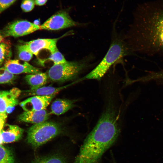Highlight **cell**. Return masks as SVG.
<instances>
[{
    "instance_id": "cell-1",
    "label": "cell",
    "mask_w": 163,
    "mask_h": 163,
    "mask_svg": "<svg viewBox=\"0 0 163 163\" xmlns=\"http://www.w3.org/2000/svg\"><path fill=\"white\" fill-rule=\"evenodd\" d=\"M125 38L134 53L163 54V8L137 11Z\"/></svg>"
},
{
    "instance_id": "cell-2",
    "label": "cell",
    "mask_w": 163,
    "mask_h": 163,
    "mask_svg": "<svg viewBox=\"0 0 163 163\" xmlns=\"http://www.w3.org/2000/svg\"><path fill=\"white\" fill-rule=\"evenodd\" d=\"M117 109L106 106L95 126L88 135L73 163H100L104 153L117 141L120 132Z\"/></svg>"
},
{
    "instance_id": "cell-3",
    "label": "cell",
    "mask_w": 163,
    "mask_h": 163,
    "mask_svg": "<svg viewBox=\"0 0 163 163\" xmlns=\"http://www.w3.org/2000/svg\"><path fill=\"white\" fill-rule=\"evenodd\" d=\"M113 29L111 43L108 50L99 63L81 79L100 80L115 64L125 57L134 54L124 37V35L118 33L115 27Z\"/></svg>"
},
{
    "instance_id": "cell-4",
    "label": "cell",
    "mask_w": 163,
    "mask_h": 163,
    "mask_svg": "<svg viewBox=\"0 0 163 163\" xmlns=\"http://www.w3.org/2000/svg\"><path fill=\"white\" fill-rule=\"evenodd\" d=\"M93 56L88 55L79 61H66L54 64L48 70V78L56 82H64L76 78L82 71L91 66Z\"/></svg>"
},
{
    "instance_id": "cell-5",
    "label": "cell",
    "mask_w": 163,
    "mask_h": 163,
    "mask_svg": "<svg viewBox=\"0 0 163 163\" xmlns=\"http://www.w3.org/2000/svg\"><path fill=\"white\" fill-rule=\"evenodd\" d=\"M62 132L60 125L52 122L45 121L34 124L27 131V140L33 148L36 149Z\"/></svg>"
},
{
    "instance_id": "cell-6",
    "label": "cell",
    "mask_w": 163,
    "mask_h": 163,
    "mask_svg": "<svg viewBox=\"0 0 163 163\" xmlns=\"http://www.w3.org/2000/svg\"><path fill=\"white\" fill-rule=\"evenodd\" d=\"M41 30L40 25H37L27 20H21L13 21L4 29L2 34L4 37H18L30 34Z\"/></svg>"
},
{
    "instance_id": "cell-7",
    "label": "cell",
    "mask_w": 163,
    "mask_h": 163,
    "mask_svg": "<svg viewBox=\"0 0 163 163\" xmlns=\"http://www.w3.org/2000/svg\"><path fill=\"white\" fill-rule=\"evenodd\" d=\"M73 20L69 13L61 11L52 16L40 25L41 30H58L79 25Z\"/></svg>"
},
{
    "instance_id": "cell-8",
    "label": "cell",
    "mask_w": 163,
    "mask_h": 163,
    "mask_svg": "<svg viewBox=\"0 0 163 163\" xmlns=\"http://www.w3.org/2000/svg\"><path fill=\"white\" fill-rule=\"evenodd\" d=\"M59 38L39 39L25 42L24 44L27 49L36 56L43 49L48 50L52 54L58 50L56 43Z\"/></svg>"
},
{
    "instance_id": "cell-9",
    "label": "cell",
    "mask_w": 163,
    "mask_h": 163,
    "mask_svg": "<svg viewBox=\"0 0 163 163\" xmlns=\"http://www.w3.org/2000/svg\"><path fill=\"white\" fill-rule=\"evenodd\" d=\"M55 96H33L20 102L19 105L24 111L45 109Z\"/></svg>"
},
{
    "instance_id": "cell-10",
    "label": "cell",
    "mask_w": 163,
    "mask_h": 163,
    "mask_svg": "<svg viewBox=\"0 0 163 163\" xmlns=\"http://www.w3.org/2000/svg\"><path fill=\"white\" fill-rule=\"evenodd\" d=\"M4 67L13 74L23 73L36 74L41 72L39 69L26 62L21 63L18 59H8L4 63Z\"/></svg>"
},
{
    "instance_id": "cell-11",
    "label": "cell",
    "mask_w": 163,
    "mask_h": 163,
    "mask_svg": "<svg viewBox=\"0 0 163 163\" xmlns=\"http://www.w3.org/2000/svg\"><path fill=\"white\" fill-rule=\"evenodd\" d=\"M50 113L45 109L30 111H24L18 117V121L34 124L47 121Z\"/></svg>"
},
{
    "instance_id": "cell-12",
    "label": "cell",
    "mask_w": 163,
    "mask_h": 163,
    "mask_svg": "<svg viewBox=\"0 0 163 163\" xmlns=\"http://www.w3.org/2000/svg\"><path fill=\"white\" fill-rule=\"evenodd\" d=\"M24 130L16 125L5 124L1 131L3 143L17 141L23 136Z\"/></svg>"
},
{
    "instance_id": "cell-13",
    "label": "cell",
    "mask_w": 163,
    "mask_h": 163,
    "mask_svg": "<svg viewBox=\"0 0 163 163\" xmlns=\"http://www.w3.org/2000/svg\"><path fill=\"white\" fill-rule=\"evenodd\" d=\"M74 101L69 99H56L51 105L50 113L56 115L64 114L74 107Z\"/></svg>"
},
{
    "instance_id": "cell-14",
    "label": "cell",
    "mask_w": 163,
    "mask_h": 163,
    "mask_svg": "<svg viewBox=\"0 0 163 163\" xmlns=\"http://www.w3.org/2000/svg\"><path fill=\"white\" fill-rule=\"evenodd\" d=\"M46 73H39L26 75L25 79L27 83L30 86L32 89H36L43 87L46 84L48 78Z\"/></svg>"
},
{
    "instance_id": "cell-15",
    "label": "cell",
    "mask_w": 163,
    "mask_h": 163,
    "mask_svg": "<svg viewBox=\"0 0 163 163\" xmlns=\"http://www.w3.org/2000/svg\"><path fill=\"white\" fill-rule=\"evenodd\" d=\"M69 85L59 87L43 86L36 89H30L25 91L28 95L50 96L56 95L60 91L68 87Z\"/></svg>"
},
{
    "instance_id": "cell-16",
    "label": "cell",
    "mask_w": 163,
    "mask_h": 163,
    "mask_svg": "<svg viewBox=\"0 0 163 163\" xmlns=\"http://www.w3.org/2000/svg\"><path fill=\"white\" fill-rule=\"evenodd\" d=\"M31 163H66V161L61 155L54 154L36 158Z\"/></svg>"
},
{
    "instance_id": "cell-17",
    "label": "cell",
    "mask_w": 163,
    "mask_h": 163,
    "mask_svg": "<svg viewBox=\"0 0 163 163\" xmlns=\"http://www.w3.org/2000/svg\"><path fill=\"white\" fill-rule=\"evenodd\" d=\"M12 55L10 42L4 41L0 43V66L9 59Z\"/></svg>"
},
{
    "instance_id": "cell-18",
    "label": "cell",
    "mask_w": 163,
    "mask_h": 163,
    "mask_svg": "<svg viewBox=\"0 0 163 163\" xmlns=\"http://www.w3.org/2000/svg\"><path fill=\"white\" fill-rule=\"evenodd\" d=\"M11 98H18L17 96L10 90L0 91V113H6V109L8 100Z\"/></svg>"
},
{
    "instance_id": "cell-19",
    "label": "cell",
    "mask_w": 163,
    "mask_h": 163,
    "mask_svg": "<svg viewBox=\"0 0 163 163\" xmlns=\"http://www.w3.org/2000/svg\"><path fill=\"white\" fill-rule=\"evenodd\" d=\"M17 50L18 57L21 60L27 62L32 58L33 54L27 49L24 44L18 45Z\"/></svg>"
},
{
    "instance_id": "cell-20",
    "label": "cell",
    "mask_w": 163,
    "mask_h": 163,
    "mask_svg": "<svg viewBox=\"0 0 163 163\" xmlns=\"http://www.w3.org/2000/svg\"><path fill=\"white\" fill-rule=\"evenodd\" d=\"M0 163H14L11 152L1 145H0Z\"/></svg>"
},
{
    "instance_id": "cell-21",
    "label": "cell",
    "mask_w": 163,
    "mask_h": 163,
    "mask_svg": "<svg viewBox=\"0 0 163 163\" xmlns=\"http://www.w3.org/2000/svg\"><path fill=\"white\" fill-rule=\"evenodd\" d=\"M16 77L5 67H0V84L12 83Z\"/></svg>"
},
{
    "instance_id": "cell-22",
    "label": "cell",
    "mask_w": 163,
    "mask_h": 163,
    "mask_svg": "<svg viewBox=\"0 0 163 163\" xmlns=\"http://www.w3.org/2000/svg\"><path fill=\"white\" fill-rule=\"evenodd\" d=\"M47 60H50L53 62L54 64L62 63L67 61L64 56L59 50L51 54L48 58L43 60H41L40 62L42 63Z\"/></svg>"
},
{
    "instance_id": "cell-23",
    "label": "cell",
    "mask_w": 163,
    "mask_h": 163,
    "mask_svg": "<svg viewBox=\"0 0 163 163\" xmlns=\"http://www.w3.org/2000/svg\"><path fill=\"white\" fill-rule=\"evenodd\" d=\"M34 0H23L21 7L22 11L25 12L31 11L35 6Z\"/></svg>"
},
{
    "instance_id": "cell-24",
    "label": "cell",
    "mask_w": 163,
    "mask_h": 163,
    "mask_svg": "<svg viewBox=\"0 0 163 163\" xmlns=\"http://www.w3.org/2000/svg\"><path fill=\"white\" fill-rule=\"evenodd\" d=\"M18 104V98H12L10 99L7 103L6 109V113H11L14 110L16 106Z\"/></svg>"
},
{
    "instance_id": "cell-25",
    "label": "cell",
    "mask_w": 163,
    "mask_h": 163,
    "mask_svg": "<svg viewBox=\"0 0 163 163\" xmlns=\"http://www.w3.org/2000/svg\"><path fill=\"white\" fill-rule=\"evenodd\" d=\"M17 0H0V14L12 5Z\"/></svg>"
},
{
    "instance_id": "cell-26",
    "label": "cell",
    "mask_w": 163,
    "mask_h": 163,
    "mask_svg": "<svg viewBox=\"0 0 163 163\" xmlns=\"http://www.w3.org/2000/svg\"><path fill=\"white\" fill-rule=\"evenodd\" d=\"M153 78L157 83L163 85V69L155 71L153 73Z\"/></svg>"
},
{
    "instance_id": "cell-27",
    "label": "cell",
    "mask_w": 163,
    "mask_h": 163,
    "mask_svg": "<svg viewBox=\"0 0 163 163\" xmlns=\"http://www.w3.org/2000/svg\"><path fill=\"white\" fill-rule=\"evenodd\" d=\"M7 115L6 113H0V132L5 124Z\"/></svg>"
},
{
    "instance_id": "cell-28",
    "label": "cell",
    "mask_w": 163,
    "mask_h": 163,
    "mask_svg": "<svg viewBox=\"0 0 163 163\" xmlns=\"http://www.w3.org/2000/svg\"><path fill=\"white\" fill-rule=\"evenodd\" d=\"M48 0H34L35 4L38 6H42L46 4Z\"/></svg>"
},
{
    "instance_id": "cell-29",
    "label": "cell",
    "mask_w": 163,
    "mask_h": 163,
    "mask_svg": "<svg viewBox=\"0 0 163 163\" xmlns=\"http://www.w3.org/2000/svg\"><path fill=\"white\" fill-rule=\"evenodd\" d=\"M4 38L2 33L0 31V43L5 40Z\"/></svg>"
},
{
    "instance_id": "cell-30",
    "label": "cell",
    "mask_w": 163,
    "mask_h": 163,
    "mask_svg": "<svg viewBox=\"0 0 163 163\" xmlns=\"http://www.w3.org/2000/svg\"><path fill=\"white\" fill-rule=\"evenodd\" d=\"M3 143L1 132H0V145Z\"/></svg>"
},
{
    "instance_id": "cell-31",
    "label": "cell",
    "mask_w": 163,
    "mask_h": 163,
    "mask_svg": "<svg viewBox=\"0 0 163 163\" xmlns=\"http://www.w3.org/2000/svg\"><path fill=\"white\" fill-rule=\"evenodd\" d=\"M34 23L37 25H39V21L38 20H35L34 21Z\"/></svg>"
},
{
    "instance_id": "cell-32",
    "label": "cell",
    "mask_w": 163,
    "mask_h": 163,
    "mask_svg": "<svg viewBox=\"0 0 163 163\" xmlns=\"http://www.w3.org/2000/svg\"><path fill=\"white\" fill-rule=\"evenodd\" d=\"M113 163H116L114 161H113Z\"/></svg>"
}]
</instances>
